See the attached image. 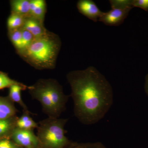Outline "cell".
I'll list each match as a JSON object with an SVG mask.
<instances>
[{"label":"cell","instance_id":"obj_1","mask_svg":"<svg viewBox=\"0 0 148 148\" xmlns=\"http://www.w3.org/2000/svg\"><path fill=\"white\" fill-rule=\"evenodd\" d=\"M74 102L75 116L82 124L97 123L113 102V91L106 77L93 66L69 72L66 75Z\"/></svg>","mask_w":148,"mask_h":148},{"label":"cell","instance_id":"obj_2","mask_svg":"<svg viewBox=\"0 0 148 148\" xmlns=\"http://www.w3.org/2000/svg\"><path fill=\"white\" fill-rule=\"evenodd\" d=\"M61 42L58 35L48 31L36 38L28 48L19 54L27 64L39 70L55 69Z\"/></svg>","mask_w":148,"mask_h":148},{"label":"cell","instance_id":"obj_3","mask_svg":"<svg viewBox=\"0 0 148 148\" xmlns=\"http://www.w3.org/2000/svg\"><path fill=\"white\" fill-rule=\"evenodd\" d=\"M32 98L40 102L42 112L48 117L58 118L66 110L70 96L64 93L63 87L53 79H40L29 86Z\"/></svg>","mask_w":148,"mask_h":148},{"label":"cell","instance_id":"obj_4","mask_svg":"<svg viewBox=\"0 0 148 148\" xmlns=\"http://www.w3.org/2000/svg\"><path fill=\"white\" fill-rule=\"evenodd\" d=\"M68 119L59 118L48 117L40 121L37 137L45 148H65L71 145V142L65 135V125Z\"/></svg>","mask_w":148,"mask_h":148},{"label":"cell","instance_id":"obj_5","mask_svg":"<svg viewBox=\"0 0 148 148\" xmlns=\"http://www.w3.org/2000/svg\"><path fill=\"white\" fill-rule=\"evenodd\" d=\"M10 139L21 148H37L39 142L33 130H24L15 127L11 135Z\"/></svg>","mask_w":148,"mask_h":148},{"label":"cell","instance_id":"obj_6","mask_svg":"<svg viewBox=\"0 0 148 148\" xmlns=\"http://www.w3.org/2000/svg\"><path fill=\"white\" fill-rule=\"evenodd\" d=\"M131 8L125 9H112L108 12H104L98 21L108 26H118L122 24L126 18Z\"/></svg>","mask_w":148,"mask_h":148},{"label":"cell","instance_id":"obj_7","mask_svg":"<svg viewBox=\"0 0 148 148\" xmlns=\"http://www.w3.org/2000/svg\"><path fill=\"white\" fill-rule=\"evenodd\" d=\"M77 7L80 13L95 22H97L104 13L92 0H79Z\"/></svg>","mask_w":148,"mask_h":148},{"label":"cell","instance_id":"obj_8","mask_svg":"<svg viewBox=\"0 0 148 148\" xmlns=\"http://www.w3.org/2000/svg\"><path fill=\"white\" fill-rule=\"evenodd\" d=\"M27 30L36 38L43 36L48 32L44 25V22L30 16L25 17L22 29Z\"/></svg>","mask_w":148,"mask_h":148},{"label":"cell","instance_id":"obj_9","mask_svg":"<svg viewBox=\"0 0 148 148\" xmlns=\"http://www.w3.org/2000/svg\"><path fill=\"white\" fill-rule=\"evenodd\" d=\"M17 110L14 103L8 96H0V119H5L16 116Z\"/></svg>","mask_w":148,"mask_h":148},{"label":"cell","instance_id":"obj_10","mask_svg":"<svg viewBox=\"0 0 148 148\" xmlns=\"http://www.w3.org/2000/svg\"><path fill=\"white\" fill-rule=\"evenodd\" d=\"M29 16L44 22L47 12L46 2L45 0H30Z\"/></svg>","mask_w":148,"mask_h":148},{"label":"cell","instance_id":"obj_11","mask_svg":"<svg viewBox=\"0 0 148 148\" xmlns=\"http://www.w3.org/2000/svg\"><path fill=\"white\" fill-rule=\"evenodd\" d=\"M29 86L26 85H13L9 88L8 97L14 103H16L20 105L23 109V112L29 113L30 111L26 104L23 102L21 96V92L22 90L28 89Z\"/></svg>","mask_w":148,"mask_h":148},{"label":"cell","instance_id":"obj_12","mask_svg":"<svg viewBox=\"0 0 148 148\" xmlns=\"http://www.w3.org/2000/svg\"><path fill=\"white\" fill-rule=\"evenodd\" d=\"M10 3L11 13L16 14L25 17L29 16L30 0H11Z\"/></svg>","mask_w":148,"mask_h":148},{"label":"cell","instance_id":"obj_13","mask_svg":"<svg viewBox=\"0 0 148 148\" xmlns=\"http://www.w3.org/2000/svg\"><path fill=\"white\" fill-rule=\"evenodd\" d=\"M18 117L15 116L8 119H0V139L10 138L11 135L16 126Z\"/></svg>","mask_w":148,"mask_h":148},{"label":"cell","instance_id":"obj_14","mask_svg":"<svg viewBox=\"0 0 148 148\" xmlns=\"http://www.w3.org/2000/svg\"><path fill=\"white\" fill-rule=\"evenodd\" d=\"M8 36L10 40L15 49L16 53L19 55L25 49L21 29L8 32Z\"/></svg>","mask_w":148,"mask_h":148},{"label":"cell","instance_id":"obj_15","mask_svg":"<svg viewBox=\"0 0 148 148\" xmlns=\"http://www.w3.org/2000/svg\"><path fill=\"white\" fill-rule=\"evenodd\" d=\"M30 114L29 113L23 112V114L17 119L16 127L24 130H34L38 128V124L33 120Z\"/></svg>","mask_w":148,"mask_h":148},{"label":"cell","instance_id":"obj_16","mask_svg":"<svg viewBox=\"0 0 148 148\" xmlns=\"http://www.w3.org/2000/svg\"><path fill=\"white\" fill-rule=\"evenodd\" d=\"M25 18V17L16 14L11 13L7 20L8 32L22 29Z\"/></svg>","mask_w":148,"mask_h":148},{"label":"cell","instance_id":"obj_17","mask_svg":"<svg viewBox=\"0 0 148 148\" xmlns=\"http://www.w3.org/2000/svg\"><path fill=\"white\" fill-rule=\"evenodd\" d=\"M24 84L22 83L12 79L6 73L0 71V90L5 88H9L13 85H22Z\"/></svg>","mask_w":148,"mask_h":148},{"label":"cell","instance_id":"obj_18","mask_svg":"<svg viewBox=\"0 0 148 148\" xmlns=\"http://www.w3.org/2000/svg\"><path fill=\"white\" fill-rule=\"evenodd\" d=\"M112 9H125L133 8L132 0H110Z\"/></svg>","mask_w":148,"mask_h":148},{"label":"cell","instance_id":"obj_19","mask_svg":"<svg viewBox=\"0 0 148 148\" xmlns=\"http://www.w3.org/2000/svg\"><path fill=\"white\" fill-rule=\"evenodd\" d=\"M21 32H22V38H23L24 48H25L24 51H25L32 44L35 38L31 33L27 30L21 29Z\"/></svg>","mask_w":148,"mask_h":148},{"label":"cell","instance_id":"obj_20","mask_svg":"<svg viewBox=\"0 0 148 148\" xmlns=\"http://www.w3.org/2000/svg\"><path fill=\"white\" fill-rule=\"evenodd\" d=\"M0 148H22L14 143L10 138L0 139Z\"/></svg>","mask_w":148,"mask_h":148},{"label":"cell","instance_id":"obj_21","mask_svg":"<svg viewBox=\"0 0 148 148\" xmlns=\"http://www.w3.org/2000/svg\"><path fill=\"white\" fill-rule=\"evenodd\" d=\"M73 148H107L100 142L74 145Z\"/></svg>","mask_w":148,"mask_h":148},{"label":"cell","instance_id":"obj_22","mask_svg":"<svg viewBox=\"0 0 148 148\" xmlns=\"http://www.w3.org/2000/svg\"><path fill=\"white\" fill-rule=\"evenodd\" d=\"M132 5L148 12V0H132Z\"/></svg>","mask_w":148,"mask_h":148},{"label":"cell","instance_id":"obj_23","mask_svg":"<svg viewBox=\"0 0 148 148\" xmlns=\"http://www.w3.org/2000/svg\"><path fill=\"white\" fill-rule=\"evenodd\" d=\"M145 90L146 94L148 96V74L146 75L145 79Z\"/></svg>","mask_w":148,"mask_h":148}]
</instances>
